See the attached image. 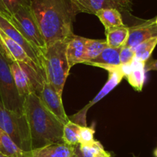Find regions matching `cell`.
Instances as JSON below:
<instances>
[{
  "mask_svg": "<svg viewBox=\"0 0 157 157\" xmlns=\"http://www.w3.org/2000/svg\"><path fill=\"white\" fill-rule=\"evenodd\" d=\"M30 9L45 46L66 40L73 34L77 13L68 0H30Z\"/></svg>",
  "mask_w": 157,
  "mask_h": 157,
  "instance_id": "obj_1",
  "label": "cell"
},
{
  "mask_svg": "<svg viewBox=\"0 0 157 157\" xmlns=\"http://www.w3.org/2000/svg\"><path fill=\"white\" fill-rule=\"evenodd\" d=\"M23 112L26 119L32 149L63 143L64 123L44 106L36 94L25 98Z\"/></svg>",
  "mask_w": 157,
  "mask_h": 157,
  "instance_id": "obj_2",
  "label": "cell"
},
{
  "mask_svg": "<svg viewBox=\"0 0 157 157\" xmlns=\"http://www.w3.org/2000/svg\"><path fill=\"white\" fill-rule=\"evenodd\" d=\"M66 50L67 39L58 41L46 46L39 57L46 80L61 96L71 69Z\"/></svg>",
  "mask_w": 157,
  "mask_h": 157,
  "instance_id": "obj_3",
  "label": "cell"
},
{
  "mask_svg": "<svg viewBox=\"0 0 157 157\" xmlns=\"http://www.w3.org/2000/svg\"><path fill=\"white\" fill-rule=\"evenodd\" d=\"M0 129L6 132L25 152L32 150L29 128L24 113L6 109L0 101Z\"/></svg>",
  "mask_w": 157,
  "mask_h": 157,
  "instance_id": "obj_4",
  "label": "cell"
},
{
  "mask_svg": "<svg viewBox=\"0 0 157 157\" xmlns=\"http://www.w3.org/2000/svg\"><path fill=\"white\" fill-rule=\"evenodd\" d=\"M11 72L21 96L25 98L29 94L39 95L46 78L43 71L37 70L21 62H10Z\"/></svg>",
  "mask_w": 157,
  "mask_h": 157,
  "instance_id": "obj_5",
  "label": "cell"
},
{
  "mask_svg": "<svg viewBox=\"0 0 157 157\" xmlns=\"http://www.w3.org/2000/svg\"><path fill=\"white\" fill-rule=\"evenodd\" d=\"M0 101L9 110L23 114L25 98L19 95L10 69V61L0 52Z\"/></svg>",
  "mask_w": 157,
  "mask_h": 157,
  "instance_id": "obj_6",
  "label": "cell"
},
{
  "mask_svg": "<svg viewBox=\"0 0 157 157\" xmlns=\"http://www.w3.org/2000/svg\"><path fill=\"white\" fill-rule=\"evenodd\" d=\"M11 22L21 33L34 49L41 55L46 48L43 37L40 32L35 18L29 7H22L14 15L9 17Z\"/></svg>",
  "mask_w": 157,
  "mask_h": 157,
  "instance_id": "obj_7",
  "label": "cell"
},
{
  "mask_svg": "<svg viewBox=\"0 0 157 157\" xmlns=\"http://www.w3.org/2000/svg\"><path fill=\"white\" fill-rule=\"evenodd\" d=\"M77 14L88 13L95 15L103 9H116L120 12H130L132 11V0H68Z\"/></svg>",
  "mask_w": 157,
  "mask_h": 157,
  "instance_id": "obj_8",
  "label": "cell"
},
{
  "mask_svg": "<svg viewBox=\"0 0 157 157\" xmlns=\"http://www.w3.org/2000/svg\"><path fill=\"white\" fill-rule=\"evenodd\" d=\"M120 66H121V65H120ZM120 66H117V68H115V69L107 71L109 73L108 80H107V83H105L104 87L101 89V91L98 92V95H97L96 96L88 103V104L86 105L81 110H80L79 112H77L76 114L72 115L71 118H69V119H70L71 121L74 122V123H77V124L80 125V126H87V123H86V115H87V110H88L91 106H93L94 105L96 104L97 103H98L100 100H101L103 98H104L107 94L110 93L116 86H117V85H119V83H121V82L122 81L123 78H124V75H123L122 72H121Z\"/></svg>",
  "mask_w": 157,
  "mask_h": 157,
  "instance_id": "obj_9",
  "label": "cell"
},
{
  "mask_svg": "<svg viewBox=\"0 0 157 157\" xmlns=\"http://www.w3.org/2000/svg\"><path fill=\"white\" fill-rule=\"evenodd\" d=\"M38 96L44 106L57 118L59 119L64 124L69 121V117L66 114L63 106L62 98L48 83L47 80H45L43 84L42 89Z\"/></svg>",
  "mask_w": 157,
  "mask_h": 157,
  "instance_id": "obj_10",
  "label": "cell"
},
{
  "mask_svg": "<svg viewBox=\"0 0 157 157\" xmlns=\"http://www.w3.org/2000/svg\"><path fill=\"white\" fill-rule=\"evenodd\" d=\"M0 43L4 51V55L10 62H21L27 63L37 70L43 71L42 69L40 68L29 56L27 52L19 44L9 38L1 29H0Z\"/></svg>",
  "mask_w": 157,
  "mask_h": 157,
  "instance_id": "obj_11",
  "label": "cell"
},
{
  "mask_svg": "<svg viewBox=\"0 0 157 157\" xmlns=\"http://www.w3.org/2000/svg\"><path fill=\"white\" fill-rule=\"evenodd\" d=\"M9 16L3 15L0 13V29L8 35L9 38L19 44L23 49H25L29 56L41 68V63L39 60V55L38 52L34 49L33 46L25 39L24 36L21 35V32L14 26V25L11 22L9 18Z\"/></svg>",
  "mask_w": 157,
  "mask_h": 157,
  "instance_id": "obj_12",
  "label": "cell"
},
{
  "mask_svg": "<svg viewBox=\"0 0 157 157\" xmlns=\"http://www.w3.org/2000/svg\"><path fill=\"white\" fill-rule=\"evenodd\" d=\"M156 36L157 23L156 18H153L129 27V37L126 46L133 49L143 42Z\"/></svg>",
  "mask_w": 157,
  "mask_h": 157,
  "instance_id": "obj_13",
  "label": "cell"
},
{
  "mask_svg": "<svg viewBox=\"0 0 157 157\" xmlns=\"http://www.w3.org/2000/svg\"><path fill=\"white\" fill-rule=\"evenodd\" d=\"M74 154L75 146L58 143L25 152V157H71Z\"/></svg>",
  "mask_w": 157,
  "mask_h": 157,
  "instance_id": "obj_14",
  "label": "cell"
},
{
  "mask_svg": "<svg viewBox=\"0 0 157 157\" xmlns=\"http://www.w3.org/2000/svg\"><path fill=\"white\" fill-rule=\"evenodd\" d=\"M87 38L72 34L67 38V58L71 68L83 63Z\"/></svg>",
  "mask_w": 157,
  "mask_h": 157,
  "instance_id": "obj_15",
  "label": "cell"
},
{
  "mask_svg": "<svg viewBox=\"0 0 157 157\" xmlns=\"http://www.w3.org/2000/svg\"><path fill=\"white\" fill-rule=\"evenodd\" d=\"M121 48H112L107 46L98 56L91 61L87 62L85 64L102 68L107 71L115 69L121 65L120 52Z\"/></svg>",
  "mask_w": 157,
  "mask_h": 157,
  "instance_id": "obj_16",
  "label": "cell"
},
{
  "mask_svg": "<svg viewBox=\"0 0 157 157\" xmlns=\"http://www.w3.org/2000/svg\"><path fill=\"white\" fill-rule=\"evenodd\" d=\"M145 64L146 62L139 61L134 58L131 63V70L126 77L130 86L138 92L142 90L145 83Z\"/></svg>",
  "mask_w": 157,
  "mask_h": 157,
  "instance_id": "obj_17",
  "label": "cell"
},
{
  "mask_svg": "<svg viewBox=\"0 0 157 157\" xmlns=\"http://www.w3.org/2000/svg\"><path fill=\"white\" fill-rule=\"evenodd\" d=\"M106 42L109 47L121 48L126 46L129 37V27L126 25L106 29Z\"/></svg>",
  "mask_w": 157,
  "mask_h": 157,
  "instance_id": "obj_18",
  "label": "cell"
},
{
  "mask_svg": "<svg viewBox=\"0 0 157 157\" xmlns=\"http://www.w3.org/2000/svg\"><path fill=\"white\" fill-rule=\"evenodd\" d=\"M106 29L124 26L121 12L116 9H103L95 13Z\"/></svg>",
  "mask_w": 157,
  "mask_h": 157,
  "instance_id": "obj_19",
  "label": "cell"
},
{
  "mask_svg": "<svg viewBox=\"0 0 157 157\" xmlns=\"http://www.w3.org/2000/svg\"><path fill=\"white\" fill-rule=\"evenodd\" d=\"M0 155L6 157H25V151L2 129H0Z\"/></svg>",
  "mask_w": 157,
  "mask_h": 157,
  "instance_id": "obj_20",
  "label": "cell"
},
{
  "mask_svg": "<svg viewBox=\"0 0 157 157\" xmlns=\"http://www.w3.org/2000/svg\"><path fill=\"white\" fill-rule=\"evenodd\" d=\"M106 40L103 39H91L87 38L84 49V56L83 63L85 64L87 62L91 61L100 55L103 50L107 47Z\"/></svg>",
  "mask_w": 157,
  "mask_h": 157,
  "instance_id": "obj_21",
  "label": "cell"
},
{
  "mask_svg": "<svg viewBox=\"0 0 157 157\" xmlns=\"http://www.w3.org/2000/svg\"><path fill=\"white\" fill-rule=\"evenodd\" d=\"M80 125L69 120L63 127L62 141L65 144L75 146L79 144L80 142Z\"/></svg>",
  "mask_w": 157,
  "mask_h": 157,
  "instance_id": "obj_22",
  "label": "cell"
},
{
  "mask_svg": "<svg viewBox=\"0 0 157 157\" xmlns=\"http://www.w3.org/2000/svg\"><path fill=\"white\" fill-rule=\"evenodd\" d=\"M77 147L83 155L88 157H110L112 155L98 140H94L89 144H78Z\"/></svg>",
  "mask_w": 157,
  "mask_h": 157,
  "instance_id": "obj_23",
  "label": "cell"
},
{
  "mask_svg": "<svg viewBox=\"0 0 157 157\" xmlns=\"http://www.w3.org/2000/svg\"><path fill=\"white\" fill-rule=\"evenodd\" d=\"M157 45V36L143 42L137 46L133 48L135 58L139 61L147 62L150 59L152 52Z\"/></svg>",
  "mask_w": 157,
  "mask_h": 157,
  "instance_id": "obj_24",
  "label": "cell"
},
{
  "mask_svg": "<svg viewBox=\"0 0 157 157\" xmlns=\"http://www.w3.org/2000/svg\"><path fill=\"white\" fill-rule=\"evenodd\" d=\"M9 15L16 13L21 8L29 7L30 0H2Z\"/></svg>",
  "mask_w": 157,
  "mask_h": 157,
  "instance_id": "obj_25",
  "label": "cell"
},
{
  "mask_svg": "<svg viewBox=\"0 0 157 157\" xmlns=\"http://www.w3.org/2000/svg\"><path fill=\"white\" fill-rule=\"evenodd\" d=\"M95 129L94 127L81 126L80 129V142L79 145L89 144L94 141Z\"/></svg>",
  "mask_w": 157,
  "mask_h": 157,
  "instance_id": "obj_26",
  "label": "cell"
},
{
  "mask_svg": "<svg viewBox=\"0 0 157 157\" xmlns=\"http://www.w3.org/2000/svg\"><path fill=\"white\" fill-rule=\"evenodd\" d=\"M135 58L134 50L133 48L124 46L121 48L120 52V61L121 64H128L131 63Z\"/></svg>",
  "mask_w": 157,
  "mask_h": 157,
  "instance_id": "obj_27",
  "label": "cell"
},
{
  "mask_svg": "<svg viewBox=\"0 0 157 157\" xmlns=\"http://www.w3.org/2000/svg\"><path fill=\"white\" fill-rule=\"evenodd\" d=\"M157 71V60H150L146 62L145 64V71L146 72H149V71Z\"/></svg>",
  "mask_w": 157,
  "mask_h": 157,
  "instance_id": "obj_28",
  "label": "cell"
},
{
  "mask_svg": "<svg viewBox=\"0 0 157 157\" xmlns=\"http://www.w3.org/2000/svg\"><path fill=\"white\" fill-rule=\"evenodd\" d=\"M0 13L3 14V15H6V16H10L9 14V12H7V10H6V7L4 6V5H3L2 2V0H0Z\"/></svg>",
  "mask_w": 157,
  "mask_h": 157,
  "instance_id": "obj_29",
  "label": "cell"
},
{
  "mask_svg": "<svg viewBox=\"0 0 157 157\" xmlns=\"http://www.w3.org/2000/svg\"><path fill=\"white\" fill-rule=\"evenodd\" d=\"M75 154H76V155H78V156H79V157H88V156H86V155H83V154L81 153V152H80L79 150H78L77 146H75ZM110 157H113V155H111Z\"/></svg>",
  "mask_w": 157,
  "mask_h": 157,
  "instance_id": "obj_30",
  "label": "cell"
},
{
  "mask_svg": "<svg viewBox=\"0 0 157 157\" xmlns=\"http://www.w3.org/2000/svg\"><path fill=\"white\" fill-rule=\"evenodd\" d=\"M0 52H2V53H3V54H4V51H3V49H2V45H1V43H0Z\"/></svg>",
  "mask_w": 157,
  "mask_h": 157,
  "instance_id": "obj_31",
  "label": "cell"
},
{
  "mask_svg": "<svg viewBox=\"0 0 157 157\" xmlns=\"http://www.w3.org/2000/svg\"><path fill=\"white\" fill-rule=\"evenodd\" d=\"M154 155H155V157H157V147H156V149L154 150Z\"/></svg>",
  "mask_w": 157,
  "mask_h": 157,
  "instance_id": "obj_32",
  "label": "cell"
},
{
  "mask_svg": "<svg viewBox=\"0 0 157 157\" xmlns=\"http://www.w3.org/2000/svg\"><path fill=\"white\" fill-rule=\"evenodd\" d=\"M71 157H79V156H78V155H76V154H74V155H72V156Z\"/></svg>",
  "mask_w": 157,
  "mask_h": 157,
  "instance_id": "obj_33",
  "label": "cell"
},
{
  "mask_svg": "<svg viewBox=\"0 0 157 157\" xmlns=\"http://www.w3.org/2000/svg\"><path fill=\"white\" fill-rule=\"evenodd\" d=\"M0 157H6V156H3V155H0Z\"/></svg>",
  "mask_w": 157,
  "mask_h": 157,
  "instance_id": "obj_34",
  "label": "cell"
}]
</instances>
